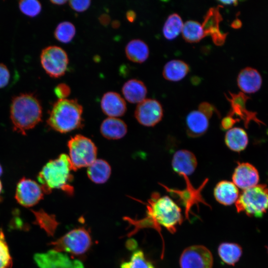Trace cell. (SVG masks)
Instances as JSON below:
<instances>
[{"label":"cell","instance_id":"cell-1","mask_svg":"<svg viewBox=\"0 0 268 268\" xmlns=\"http://www.w3.org/2000/svg\"><path fill=\"white\" fill-rule=\"evenodd\" d=\"M68 155L62 154L48 162L38 175V180L44 193L49 194L53 189H61L68 195H72L73 188L70 185L73 177Z\"/></svg>","mask_w":268,"mask_h":268},{"label":"cell","instance_id":"cell-2","mask_svg":"<svg viewBox=\"0 0 268 268\" xmlns=\"http://www.w3.org/2000/svg\"><path fill=\"white\" fill-rule=\"evenodd\" d=\"M42 106L31 93H22L12 100L10 117L13 129L22 134L35 127L41 120Z\"/></svg>","mask_w":268,"mask_h":268},{"label":"cell","instance_id":"cell-3","mask_svg":"<svg viewBox=\"0 0 268 268\" xmlns=\"http://www.w3.org/2000/svg\"><path fill=\"white\" fill-rule=\"evenodd\" d=\"M82 112L76 99H58L53 105L47 124L60 133L70 132L80 127Z\"/></svg>","mask_w":268,"mask_h":268},{"label":"cell","instance_id":"cell-4","mask_svg":"<svg viewBox=\"0 0 268 268\" xmlns=\"http://www.w3.org/2000/svg\"><path fill=\"white\" fill-rule=\"evenodd\" d=\"M147 205L148 218L155 223L175 232L176 226L181 223V208L169 197H160L158 193L152 194Z\"/></svg>","mask_w":268,"mask_h":268},{"label":"cell","instance_id":"cell-5","mask_svg":"<svg viewBox=\"0 0 268 268\" xmlns=\"http://www.w3.org/2000/svg\"><path fill=\"white\" fill-rule=\"evenodd\" d=\"M238 212L250 217H262L268 210V187L260 184L243 190L235 202Z\"/></svg>","mask_w":268,"mask_h":268},{"label":"cell","instance_id":"cell-6","mask_svg":"<svg viewBox=\"0 0 268 268\" xmlns=\"http://www.w3.org/2000/svg\"><path fill=\"white\" fill-rule=\"evenodd\" d=\"M67 146L73 171L88 167L96 159V146L87 137L77 134L68 140Z\"/></svg>","mask_w":268,"mask_h":268},{"label":"cell","instance_id":"cell-7","mask_svg":"<svg viewBox=\"0 0 268 268\" xmlns=\"http://www.w3.org/2000/svg\"><path fill=\"white\" fill-rule=\"evenodd\" d=\"M91 244L89 233L84 228L73 229L51 243L54 250L81 255L88 250Z\"/></svg>","mask_w":268,"mask_h":268},{"label":"cell","instance_id":"cell-8","mask_svg":"<svg viewBox=\"0 0 268 268\" xmlns=\"http://www.w3.org/2000/svg\"><path fill=\"white\" fill-rule=\"evenodd\" d=\"M41 65L51 77L58 78L64 75L67 70L68 58L66 51L57 46L44 48L40 55Z\"/></svg>","mask_w":268,"mask_h":268},{"label":"cell","instance_id":"cell-9","mask_svg":"<svg viewBox=\"0 0 268 268\" xmlns=\"http://www.w3.org/2000/svg\"><path fill=\"white\" fill-rule=\"evenodd\" d=\"M211 252L203 245L189 246L182 252L179 260L181 268H212Z\"/></svg>","mask_w":268,"mask_h":268},{"label":"cell","instance_id":"cell-10","mask_svg":"<svg viewBox=\"0 0 268 268\" xmlns=\"http://www.w3.org/2000/svg\"><path fill=\"white\" fill-rule=\"evenodd\" d=\"M34 259L39 268H84L79 260L71 259L67 254L54 250L36 254Z\"/></svg>","mask_w":268,"mask_h":268},{"label":"cell","instance_id":"cell-11","mask_svg":"<svg viewBox=\"0 0 268 268\" xmlns=\"http://www.w3.org/2000/svg\"><path fill=\"white\" fill-rule=\"evenodd\" d=\"M44 193L40 184L30 179L23 177L17 184L15 198L20 205L30 207L43 199Z\"/></svg>","mask_w":268,"mask_h":268},{"label":"cell","instance_id":"cell-12","mask_svg":"<svg viewBox=\"0 0 268 268\" xmlns=\"http://www.w3.org/2000/svg\"><path fill=\"white\" fill-rule=\"evenodd\" d=\"M138 122L145 127H153L162 120L163 110L159 101L153 99H145L138 103L134 112Z\"/></svg>","mask_w":268,"mask_h":268},{"label":"cell","instance_id":"cell-13","mask_svg":"<svg viewBox=\"0 0 268 268\" xmlns=\"http://www.w3.org/2000/svg\"><path fill=\"white\" fill-rule=\"evenodd\" d=\"M233 183L243 190L258 185L259 174L253 165L247 162H238L232 174Z\"/></svg>","mask_w":268,"mask_h":268},{"label":"cell","instance_id":"cell-14","mask_svg":"<svg viewBox=\"0 0 268 268\" xmlns=\"http://www.w3.org/2000/svg\"><path fill=\"white\" fill-rule=\"evenodd\" d=\"M230 98L226 96L230 103L231 109L228 116L231 117L238 116L239 120H243L246 128L248 127L249 122L253 120L258 124H264L256 117V113L248 111L246 107L247 101L250 98L242 92L237 94L229 93Z\"/></svg>","mask_w":268,"mask_h":268},{"label":"cell","instance_id":"cell-15","mask_svg":"<svg viewBox=\"0 0 268 268\" xmlns=\"http://www.w3.org/2000/svg\"><path fill=\"white\" fill-rule=\"evenodd\" d=\"M197 160L191 151L181 149L177 151L173 155L172 166L173 170L184 177H188L192 174L197 166Z\"/></svg>","mask_w":268,"mask_h":268},{"label":"cell","instance_id":"cell-16","mask_svg":"<svg viewBox=\"0 0 268 268\" xmlns=\"http://www.w3.org/2000/svg\"><path fill=\"white\" fill-rule=\"evenodd\" d=\"M101 107L104 114L112 118L123 116L127 110L124 98L118 93L113 91L107 92L103 95Z\"/></svg>","mask_w":268,"mask_h":268},{"label":"cell","instance_id":"cell-17","mask_svg":"<svg viewBox=\"0 0 268 268\" xmlns=\"http://www.w3.org/2000/svg\"><path fill=\"white\" fill-rule=\"evenodd\" d=\"M210 118L199 109L190 112L186 122L188 135L198 137L204 134L208 129Z\"/></svg>","mask_w":268,"mask_h":268},{"label":"cell","instance_id":"cell-18","mask_svg":"<svg viewBox=\"0 0 268 268\" xmlns=\"http://www.w3.org/2000/svg\"><path fill=\"white\" fill-rule=\"evenodd\" d=\"M262 82L261 76L255 69L247 67L242 69L237 77V84L244 92L253 93L261 87Z\"/></svg>","mask_w":268,"mask_h":268},{"label":"cell","instance_id":"cell-19","mask_svg":"<svg viewBox=\"0 0 268 268\" xmlns=\"http://www.w3.org/2000/svg\"><path fill=\"white\" fill-rule=\"evenodd\" d=\"M213 195L216 201L224 205L235 203L239 196L238 188L232 182L227 180L221 181L216 185Z\"/></svg>","mask_w":268,"mask_h":268},{"label":"cell","instance_id":"cell-20","mask_svg":"<svg viewBox=\"0 0 268 268\" xmlns=\"http://www.w3.org/2000/svg\"><path fill=\"white\" fill-rule=\"evenodd\" d=\"M100 132L107 139H118L126 135L127 127L122 120L117 118L109 117L102 123Z\"/></svg>","mask_w":268,"mask_h":268},{"label":"cell","instance_id":"cell-21","mask_svg":"<svg viewBox=\"0 0 268 268\" xmlns=\"http://www.w3.org/2000/svg\"><path fill=\"white\" fill-rule=\"evenodd\" d=\"M125 98L132 103H139L145 99L146 87L144 83L136 79L128 80L122 89Z\"/></svg>","mask_w":268,"mask_h":268},{"label":"cell","instance_id":"cell-22","mask_svg":"<svg viewBox=\"0 0 268 268\" xmlns=\"http://www.w3.org/2000/svg\"><path fill=\"white\" fill-rule=\"evenodd\" d=\"M224 141L226 146L232 151L244 150L248 143V135L244 130L234 127L229 129L225 134Z\"/></svg>","mask_w":268,"mask_h":268},{"label":"cell","instance_id":"cell-23","mask_svg":"<svg viewBox=\"0 0 268 268\" xmlns=\"http://www.w3.org/2000/svg\"><path fill=\"white\" fill-rule=\"evenodd\" d=\"M87 176L94 183L103 184L109 179L111 168L109 163L101 159H96L88 167Z\"/></svg>","mask_w":268,"mask_h":268},{"label":"cell","instance_id":"cell-24","mask_svg":"<svg viewBox=\"0 0 268 268\" xmlns=\"http://www.w3.org/2000/svg\"><path fill=\"white\" fill-rule=\"evenodd\" d=\"M125 53L130 61L142 63L148 58L149 51L147 45L144 41L140 39H134L126 45Z\"/></svg>","mask_w":268,"mask_h":268},{"label":"cell","instance_id":"cell-25","mask_svg":"<svg viewBox=\"0 0 268 268\" xmlns=\"http://www.w3.org/2000/svg\"><path fill=\"white\" fill-rule=\"evenodd\" d=\"M189 71V67L186 63L179 60H173L165 64L162 74L166 80L177 81L182 79Z\"/></svg>","mask_w":268,"mask_h":268},{"label":"cell","instance_id":"cell-26","mask_svg":"<svg viewBox=\"0 0 268 268\" xmlns=\"http://www.w3.org/2000/svg\"><path fill=\"white\" fill-rule=\"evenodd\" d=\"M218 254L224 263L234 266L242 255V248L237 243L224 242L218 246Z\"/></svg>","mask_w":268,"mask_h":268},{"label":"cell","instance_id":"cell-27","mask_svg":"<svg viewBox=\"0 0 268 268\" xmlns=\"http://www.w3.org/2000/svg\"><path fill=\"white\" fill-rule=\"evenodd\" d=\"M220 19H221V16L217 11V8H210L207 13L204 23L202 25L205 35L211 34L214 42L216 44H217V39H218V38L221 44L224 41L218 36V34L223 35L220 34L218 27Z\"/></svg>","mask_w":268,"mask_h":268},{"label":"cell","instance_id":"cell-28","mask_svg":"<svg viewBox=\"0 0 268 268\" xmlns=\"http://www.w3.org/2000/svg\"><path fill=\"white\" fill-rule=\"evenodd\" d=\"M182 33L184 39L189 43L198 42L205 36L202 25L192 20L184 24Z\"/></svg>","mask_w":268,"mask_h":268},{"label":"cell","instance_id":"cell-29","mask_svg":"<svg viewBox=\"0 0 268 268\" xmlns=\"http://www.w3.org/2000/svg\"><path fill=\"white\" fill-rule=\"evenodd\" d=\"M184 23L180 16L172 13L167 18L163 27V34L166 39L173 40L182 32Z\"/></svg>","mask_w":268,"mask_h":268},{"label":"cell","instance_id":"cell-30","mask_svg":"<svg viewBox=\"0 0 268 268\" xmlns=\"http://www.w3.org/2000/svg\"><path fill=\"white\" fill-rule=\"evenodd\" d=\"M76 33L74 25L69 21H63L56 27L54 36L55 38L63 43H69L74 38Z\"/></svg>","mask_w":268,"mask_h":268},{"label":"cell","instance_id":"cell-31","mask_svg":"<svg viewBox=\"0 0 268 268\" xmlns=\"http://www.w3.org/2000/svg\"><path fill=\"white\" fill-rule=\"evenodd\" d=\"M121 268H155L151 262L148 261L144 256L141 250L134 251L130 260L123 263Z\"/></svg>","mask_w":268,"mask_h":268},{"label":"cell","instance_id":"cell-32","mask_svg":"<svg viewBox=\"0 0 268 268\" xmlns=\"http://www.w3.org/2000/svg\"><path fill=\"white\" fill-rule=\"evenodd\" d=\"M12 261L4 233L0 230V268H11Z\"/></svg>","mask_w":268,"mask_h":268},{"label":"cell","instance_id":"cell-33","mask_svg":"<svg viewBox=\"0 0 268 268\" xmlns=\"http://www.w3.org/2000/svg\"><path fill=\"white\" fill-rule=\"evenodd\" d=\"M19 7L24 14L29 17H34L40 13L42 6L37 0H23L19 2Z\"/></svg>","mask_w":268,"mask_h":268},{"label":"cell","instance_id":"cell-34","mask_svg":"<svg viewBox=\"0 0 268 268\" xmlns=\"http://www.w3.org/2000/svg\"><path fill=\"white\" fill-rule=\"evenodd\" d=\"M69 4L74 11L78 12H83L87 10L91 4V1L85 0H70Z\"/></svg>","mask_w":268,"mask_h":268},{"label":"cell","instance_id":"cell-35","mask_svg":"<svg viewBox=\"0 0 268 268\" xmlns=\"http://www.w3.org/2000/svg\"><path fill=\"white\" fill-rule=\"evenodd\" d=\"M70 92L69 86L65 83L59 84L54 89L55 94L59 99H66L69 95Z\"/></svg>","mask_w":268,"mask_h":268},{"label":"cell","instance_id":"cell-36","mask_svg":"<svg viewBox=\"0 0 268 268\" xmlns=\"http://www.w3.org/2000/svg\"><path fill=\"white\" fill-rule=\"evenodd\" d=\"M10 72L6 66L0 64V88L6 86L10 79Z\"/></svg>","mask_w":268,"mask_h":268},{"label":"cell","instance_id":"cell-37","mask_svg":"<svg viewBox=\"0 0 268 268\" xmlns=\"http://www.w3.org/2000/svg\"><path fill=\"white\" fill-rule=\"evenodd\" d=\"M198 109L210 118H211L213 112L215 111V108L213 106L206 102L201 103L199 106Z\"/></svg>","mask_w":268,"mask_h":268},{"label":"cell","instance_id":"cell-38","mask_svg":"<svg viewBox=\"0 0 268 268\" xmlns=\"http://www.w3.org/2000/svg\"><path fill=\"white\" fill-rule=\"evenodd\" d=\"M236 122L234 119L227 116L222 120L221 127L224 130H229L231 128Z\"/></svg>","mask_w":268,"mask_h":268},{"label":"cell","instance_id":"cell-39","mask_svg":"<svg viewBox=\"0 0 268 268\" xmlns=\"http://www.w3.org/2000/svg\"><path fill=\"white\" fill-rule=\"evenodd\" d=\"M99 21L103 25H108L110 22L109 16L106 14H102L99 17Z\"/></svg>","mask_w":268,"mask_h":268},{"label":"cell","instance_id":"cell-40","mask_svg":"<svg viewBox=\"0 0 268 268\" xmlns=\"http://www.w3.org/2000/svg\"><path fill=\"white\" fill-rule=\"evenodd\" d=\"M136 17V14L135 12L132 10H128L126 13V18L127 20L130 22H133L134 21Z\"/></svg>","mask_w":268,"mask_h":268},{"label":"cell","instance_id":"cell-41","mask_svg":"<svg viewBox=\"0 0 268 268\" xmlns=\"http://www.w3.org/2000/svg\"><path fill=\"white\" fill-rule=\"evenodd\" d=\"M231 26L233 28L238 29L241 27L242 22L239 19H236L232 22Z\"/></svg>","mask_w":268,"mask_h":268},{"label":"cell","instance_id":"cell-42","mask_svg":"<svg viewBox=\"0 0 268 268\" xmlns=\"http://www.w3.org/2000/svg\"><path fill=\"white\" fill-rule=\"evenodd\" d=\"M219 1L223 4H233V5H236L238 4V1L237 0H220Z\"/></svg>","mask_w":268,"mask_h":268},{"label":"cell","instance_id":"cell-43","mask_svg":"<svg viewBox=\"0 0 268 268\" xmlns=\"http://www.w3.org/2000/svg\"><path fill=\"white\" fill-rule=\"evenodd\" d=\"M50 1L52 3L54 4L59 5H63L67 2V0H51Z\"/></svg>","mask_w":268,"mask_h":268},{"label":"cell","instance_id":"cell-44","mask_svg":"<svg viewBox=\"0 0 268 268\" xmlns=\"http://www.w3.org/2000/svg\"><path fill=\"white\" fill-rule=\"evenodd\" d=\"M112 25L113 28H118L120 25L119 21L117 20H115L113 21Z\"/></svg>","mask_w":268,"mask_h":268},{"label":"cell","instance_id":"cell-45","mask_svg":"<svg viewBox=\"0 0 268 268\" xmlns=\"http://www.w3.org/2000/svg\"><path fill=\"white\" fill-rule=\"evenodd\" d=\"M2 188V186L1 182V181H0V194L1 192Z\"/></svg>","mask_w":268,"mask_h":268},{"label":"cell","instance_id":"cell-46","mask_svg":"<svg viewBox=\"0 0 268 268\" xmlns=\"http://www.w3.org/2000/svg\"><path fill=\"white\" fill-rule=\"evenodd\" d=\"M2 168L0 164V176L2 174Z\"/></svg>","mask_w":268,"mask_h":268},{"label":"cell","instance_id":"cell-47","mask_svg":"<svg viewBox=\"0 0 268 268\" xmlns=\"http://www.w3.org/2000/svg\"><path fill=\"white\" fill-rule=\"evenodd\" d=\"M267 248L268 253V246H267Z\"/></svg>","mask_w":268,"mask_h":268}]
</instances>
